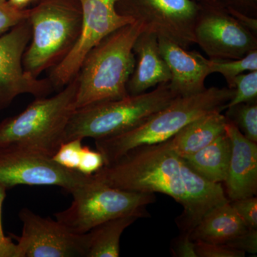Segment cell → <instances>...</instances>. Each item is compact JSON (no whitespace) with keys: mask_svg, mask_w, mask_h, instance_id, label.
<instances>
[{"mask_svg":"<svg viewBox=\"0 0 257 257\" xmlns=\"http://www.w3.org/2000/svg\"><path fill=\"white\" fill-rule=\"evenodd\" d=\"M145 28L138 21L118 29L89 51L77 73L76 109L122 99L135 67V42Z\"/></svg>","mask_w":257,"mask_h":257,"instance_id":"cell-1","label":"cell"},{"mask_svg":"<svg viewBox=\"0 0 257 257\" xmlns=\"http://www.w3.org/2000/svg\"><path fill=\"white\" fill-rule=\"evenodd\" d=\"M234 89L212 87L199 94L178 96L141 124L124 133L95 140L105 165L117 160L135 147L163 143L194 119L226 109Z\"/></svg>","mask_w":257,"mask_h":257,"instance_id":"cell-2","label":"cell"},{"mask_svg":"<svg viewBox=\"0 0 257 257\" xmlns=\"http://www.w3.org/2000/svg\"><path fill=\"white\" fill-rule=\"evenodd\" d=\"M94 177L107 185L128 192L161 193L183 205L181 158L169 142L135 147L102 167Z\"/></svg>","mask_w":257,"mask_h":257,"instance_id":"cell-3","label":"cell"},{"mask_svg":"<svg viewBox=\"0 0 257 257\" xmlns=\"http://www.w3.org/2000/svg\"><path fill=\"white\" fill-rule=\"evenodd\" d=\"M77 76L55 95L37 97L25 110L0 122V147L15 146L52 157L65 142L76 110Z\"/></svg>","mask_w":257,"mask_h":257,"instance_id":"cell-4","label":"cell"},{"mask_svg":"<svg viewBox=\"0 0 257 257\" xmlns=\"http://www.w3.org/2000/svg\"><path fill=\"white\" fill-rule=\"evenodd\" d=\"M31 39L23 56V67L38 78L72 50L81 31L79 0H40L30 8Z\"/></svg>","mask_w":257,"mask_h":257,"instance_id":"cell-5","label":"cell"},{"mask_svg":"<svg viewBox=\"0 0 257 257\" xmlns=\"http://www.w3.org/2000/svg\"><path fill=\"white\" fill-rule=\"evenodd\" d=\"M178 96L168 82L157 86L151 92L76 109L67 125L65 142L84 138L101 140L124 133L143 123Z\"/></svg>","mask_w":257,"mask_h":257,"instance_id":"cell-6","label":"cell"},{"mask_svg":"<svg viewBox=\"0 0 257 257\" xmlns=\"http://www.w3.org/2000/svg\"><path fill=\"white\" fill-rule=\"evenodd\" d=\"M73 201L65 210L56 213V219L76 234L89 232L106 221L135 215L147 217V207L155 201V194L128 192L89 176L71 193Z\"/></svg>","mask_w":257,"mask_h":257,"instance_id":"cell-7","label":"cell"},{"mask_svg":"<svg viewBox=\"0 0 257 257\" xmlns=\"http://www.w3.org/2000/svg\"><path fill=\"white\" fill-rule=\"evenodd\" d=\"M118 0H79L82 25L78 40L60 63L51 69L49 80L54 88L63 87L78 73L83 60L94 48L118 29L136 20L121 15L116 9Z\"/></svg>","mask_w":257,"mask_h":257,"instance_id":"cell-8","label":"cell"},{"mask_svg":"<svg viewBox=\"0 0 257 257\" xmlns=\"http://www.w3.org/2000/svg\"><path fill=\"white\" fill-rule=\"evenodd\" d=\"M116 9L143 23L146 31L186 50L196 44L194 28L201 5L193 0H118Z\"/></svg>","mask_w":257,"mask_h":257,"instance_id":"cell-9","label":"cell"},{"mask_svg":"<svg viewBox=\"0 0 257 257\" xmlns=\"http://www.w3.org/2000/svg\"><path fill=\"white\" fill-rule=\"evenodd\" d=\"M89 176L64 168L52 157L38 152L0 147V185L8 189L20 185L56 186L71 194Z\"/></svg>","mask_w":257,"mask_h":257,"instance_id":"cell-10","label":"cell"},{"mask_svg":"<svg viewBox=\"0 0 257 257\" xmlns=\"http://www.w3.org/2000/svg\"><path fill=\"white\" fill-rule=\"evenodd\" d=\"M31 39L28 18L0 36V111L24 94L46 96L54 87L49 79L28 73L23 56Z\"/></svg>","mask_w":257,"mask_h":257,"instance_id":"cell-11","label":"cell"},{"mask_svg":"<svg viewBox=\"0 0 257 257\" xmlns=\"http://www.w3.org/2000/svg\"><path fill=\"white\" fill-rule=\"evenodd\" d=\"M194 37L209 59H240L257 50L256 35L219 5L201 6Z\"/></svg>","mask_w":257,"mask_h":257,"instance_id":"cell-12","label":"cell"},{"mask_svg":"<svg viewBox=\"0 0 257 257\" xmlns=\"http://www.w3.org/2000/svg\"><path fill=\"white\" fill-rule=\"evenodd\" d=\"M19 217L23 223L17 243L20 257H87V233L76 234L57 219L42 217L27 208Z\"/></svg>","mask_w":257,"mask_h":257,"instance_id":"cell-13","label":"cell"},{"mask_svg":"<svg viewBox=\"0 0 257 257\" xmlns=\"http://www.w3.org/2000/svg\"><path fill=\"white\" fill-rule=\"evenodd\" d=\"M225 133L231 143L229 168L224 183L229 201L253 197L257 193V143L243 136L226 118Z\"/></svg>","mask_w":257,"mask_h":257,"instance_id":"cell-14","label":"cell"},{"mask_svg":"<svg viewBox=\"0 0 257 257\" xmlns=\"http://www.w3.org/2000/svg\"><path fill=\"white\" fill-rule=\"evenodd\" d=\"M181 172L185 198L183 213L176 221L182 232L190 234L209 211L229 200L222 184L204 178L182 158Z\"/></svg>","mask_w":257,"mask_h":257,"instance_id":"cell-15","label":"cell"},{"mask_svg":"<svg viewBox=\"0 0 257 257\" xmlns=\"http://www.w3.org/2000/svg\"><path fill=\"white\" fill-rule=\"evenodd\" d=\"M158 41L161 54L170 69L171 86L176 92L188 96L205 90V79L211 74L208 59L165 37H158Z\"/></svg>","mask_w":257,"mask_h":257,"instance_id":"cell-16","label":"cell"},{"mask_svg":"<svg viewBox=\"0 0 257 257\" xmlns=\"http://www.w3.org/2000/svg\"><path fill=\"white\" fill-rule=\"evenodd\" d=\"M133 52L135 67L127 84L130 95L143 94L150 88L170 82V69L161 54L156 34L146 30L142 32Z\"/></svg>","mask_w":257,"mask_h":257,"instance_id":"cell-17","label":"cell"},{"mask_svg":"<svg viewBox=\"0 0 257 257\" xmlns=\"http://www.w3.org/2000/svg\"><path fill=\"white\" fill-rule=\"evenodd\" d=\"M226 122L221 111H213L189 123L167 141L179 157L192 155L224 134Z\"/></svg>","mask_w":257,"mask_h":257,"instance_id":"cell-18","label":"cell"},{"mask_svg":"<svg viewBox=\"0 0 257 257\" xmlns=\"http://www.w3.org/2000/svg\"><path fill=\"white\" fill-rule=\"evenodd\" d=\"M248 229L229 201L209 211L192 230L190 237L194 241L225 244Z\"/></svg>","mask_w":257,"mask_h":257,"instance_id":"cell-19","label":"cell"},{"mask_svg":"<svg viewBox=\"0 0 257 257\" xmlns=\"http://www.w3.org/2000/svg\"><path fill=\"white\" fill-rule=\"evenodd\" d=\"M230 155L231 143L224 133L199 151L181 158L204 178L222 184L227 175Z\"/></svg>","mask_w":257,"mask_h":257,"instance_id":"cell-20","label":"cell"},{"mask_svg":"<svg viewBox=\"0 0 257 257\" xmlns=\"http://www.w3.org/2000/svg\"><path fill=\"white\" fill-rule=\"evenodd\" d=\"M140 218L135 215L121 216L93 228L87 232V257L119 256L121 235Z\"/></svg>","mask_w":257,"mask_h":257,"instance_id":"cell-21","label":"cell"},{"mask_svg":"<svg viewBox=\"0 0 257 257\" xmlns=\"http://www.w3.org/2000/svg\"><path fill=\"white\" fill-rule=\"evenodd\" d=\"M210 73L221 74L228 87L233 89L235 77L244 72L257 70V50L249 52L240 59H208Z\"/></svg>","mask_w":257,"mask_h":257,"instance_id":"cell-22","label":"cell"},{"mask_svg":"<svg viewBox=\"0 0 257 257\" xmlns=\"http://www.w3.org/2000/svg\"><path fill=\"white\" fill-rule=\"evenodd\" d=\"M226 109V117L237 126L245 138L257 143V101L241 103Z\"/></svg>","mask_w":257,"mask_h":257,"instance_id":"cell-23","label":"cell"},{"mask_svg":"<svg viewBox=\"0 0 257 257\" xmlns=\"http://www.w3.org/2000/svg\"><path fill=\"white\" fill-rule=\"evenodd\" d=\"M233 89L234 96L228 103L226 109L241 103L257 101V70L244 72L235 77Z\"/></svg>","mask_w":257,"mask_h":257,"instance_id":"cell-24","label":"cell"},{"mask_svg":"<svg viewBox=\"0 0 257 257\" xmlns=\"http://www.w3.org/2000/svg\"><path fill=\"white\" fill-rule=\"evenodd\" d=\"M82 142L79 139L64 142L52 156V160L64 168L77 171L84 147Z\"/></svg>","mask_w":257,"mask_h":257,"instance_id":"cell-25","label":"cell"},{"mask_svg":"<svg viewBox=\"0 0 257 257\" xmlns=\"http://www.w3.org/2000/svg\"><path fill=\"white\" fill-rule=\"evenodd\" d=\"M231 207L249 229H257V198H243L230 201Z\"/></svg>","mask_w":257,"mask_h":257,"instance_id":"cell-26","label":"cell"},{"mask_svg":"<svg viewBox=\"0 0 257 257\" xmlns=\"http://www.w3.org/2000/svg\"><path fill=\"white\" fill-rule=\"evenodd\" d=\"M30 12V8L25 10H17L8 1H0V36L28 19Z\"/></svg>","mask_w":257,"mask_h":257,"instance_id":"cell-27","label":"cell"},{"mask_svg":"<svg viewBox=\"0 0 257 257\" xmlns=\"http://www.w3.org/2000/svg\"><path fill=\"white\" fill-rule=\"evenodd\" d=\"M197 257H244L246 253L219 243L195 241Z\"/></svg>","mask_w":257,"mask_h":257,"instance_id":"cell-28","label":"cell"},{"mask_svg":"<svg viewBox=\"0 0 257 257\" xmlns=\"http://www.w3.org/2000/svg\"><path fill=\"white\" fill-rule=\"evenodd\" d=\"M104 165L105 162L100 152L97 150L94 151L88 147H83L77 171L84 175H93Z\"/></svg>","mask_w":257,"mask_h":257,"instance_id":"cell-29","label":"cell"},{"mask_svg":"<svg viewBox=\"0 0 257 257\" xmlns=\"http://www.w3.org/2000/svg\"><path fill=\"white\" fill-rule=\"evenodd\" d=\"M225 246L245 253L256 254L257 253V229H246L242 234L225 243Z\"/></svg>","mask_w":257,"mask_h":257,"instance_id":"cell-30","label":"cell"},{"mask_svg":"<svg viewBox=\"0 0 257 257\" xmlns=\"http://www.w3.org/2000/svg\"><path fill=\"white\" fill-rule=\"evenodd\" d=\"M171 253L175 257H197L195 251V241L189 233L182 232L171 243Z\"/></svg>","mask_w":257,"mask_h":257,"instance_id":"cell-31","label":"cell"},{"mask_svg":"<svg viewBox=\"0 0 257 257\" xmlns=\"http://www.w3.org/2000/svg\"><path fill=\"white\" fill-rule=\"evenodd\" d=\"M228 13L231 16L234 17L241 25L244 28L248 29L249 31L253 32L256 35L257 32V20L256 18H251L246 14H243L241 12L239 11L233 7H227L226 8Z\"/></svg>","mask_w":257,"mask_h":257,"instance_id":"cell-32","label":"cell"},{"mask_svg":"<svg viewBox=\"0 0 257 257\" xmlns=\"http://www.w3.org/2000/svg\"><path fill=\"white\" fill-rule=\"evenodd\" d=\"M0 257H20L18 245L13 243L11 238L6 241L0 240Z\"/></svg>","mask_w":257,"mask_h":257,"instance_id":"cell-33","label":"cell"},{"mask_svg":"<svg viewBox=\"0 0 257 257\" xmlns=\"http://www.w3.org/2000/svg\"><path fill=\"white\" fill-rule=\"evenodd\" d=\"M7 191H8V189L6 187H5L4 186L0 185V240L3 241H8V240L10 239V237H7L5 235L4 230H3V219H2L3 205L5 198H6Z\"/></svg>","mask_w":257,"mask_h":257,"instance_id":"cell-34","label":"cell"},{"mask_svg":"<svg viewBox=\"0 0 257 257\" xmlns=\"http://www.w3.org/2000/svg\"><path fill=\"white\" fill-rule=\"evenodd\" d=\"M7 1L15 9L25 10L35 6L40 0H7Z\"/></svg>","mask_w":257,"mask_h":257,"instance_id":"cell-35","label":"cell"},{"mask_svg":"<svg viewBox=\"0 0 257 257\" xmlns=\"http://www.w3.org/2000/svg\"><path fill=\"white\" fill-rule=\"evenodd\" d=\"M236 1L239 2L241 4L253 5V3H256V0H236Z\"/></svg>","mask_w":257,"mask_h":257,"instance_id":"cell-36","label":"cell"},{"mask_svg":"<svg viewBox=\"0 0 257 257\" xmlns=\"http://www.w3.org/2000/svg\"><path fill=\"white\" fill-rule=\"evenodd\" d=\"M0 1H2V2H6L7 0H0Z\"/></svg>","mask_w":257,"mask_h":257,"instance_id":"cell-37","label":"cell"}]
</instances>
